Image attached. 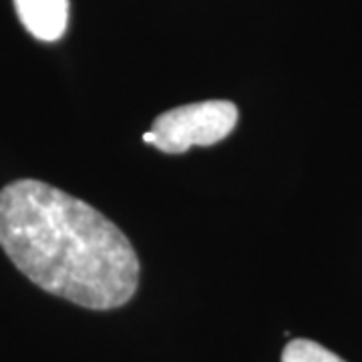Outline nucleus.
<instances>
[{
	"mask_svg": "<svg viewBox=\"0 0 362 362\" xmlns=\"http://www.w3.org/2000/svg\"><path fill=\"white\" fill-rule=\"evenodd\" d=\"M26 30L42 42L59 40L69 23V0H14Z\"/></svg>",
	"mask_w": 362,
	"mask_h": 362,
	"instance_id": "3",
	"label": "nucleus"
},
{
	"mask_svg": "<svg viewBox=\"0 0 362 362\" xmlns=\"http://www.w3.org/2000/svg\"><path fill=\"white\" fill-rule=\"evenodd\" d=\"M0 247L45 292L90 310L127 304L139 258L101 211L39 180L0 189Z\"/></svg>",
	"mask_w": 362,
	"mask_h": 362,
	"instance_id": "1",
	"label": "nucleus"
},
{
	"mask_svg": "<svg viewBox=\"0 0 362 362\" xmlns=\"http://www.w3.org/2000/svg\"><path fill=\"white\" fill-rule=\"evenodd\" d=\"M282 362H344L334 352L306 338H296L286 344Z\"/></svg>",
	"mask_w": 362,
	"mask_h": 362,
	"instance_id": "4",
	"label": "nucleus"
},
{
	"mask_svg": "<svg viewBox=\"0 0 362 362\" xmlns=\"http://www.w3.org/2000/svg\"><path fill=\"white\" fill-rule=\"evenodd\" d=\"M238 123V107L230 101H204L169 109L157 117L151 129L143 133L163 153L180 156L194 145H214L226 139Z\"/></svg>",
	"mask_w": 362,
	"mask_h": 362,
	"instance_id": "2",
	"label": "nucleus"
}]
</instances>
